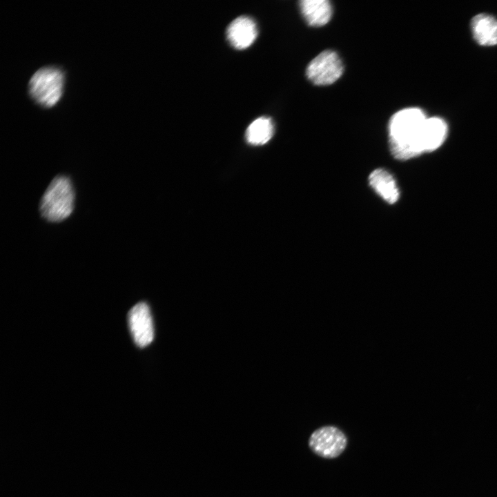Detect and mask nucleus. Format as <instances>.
Here are the masks:
<instances>
[{
	"label": "nucleus",
	"instance_id": "nucleus-1",
	"mask_svg": "<svg viewBox=\"0 0 497 497\" xmlns=\"http://www.w3.org/2000/svg\"><path fill=\"white\" fill-rule=\"evenodd\" d=\"M427 119L418 108H408L394 114L389 124V143L393 156L407 160L424 153L421 135Z\"/></svg>",
	"mask_w": 497,
	"mask_h": 497
},
{
	"label": "nucleus",
	"instance_id": "nucleus-2",
	"mask_svg": "<svg viewBox=\"0 0 497 497\" xmlns=\"http://www.w3.org/2000/svg\"><path fill=\"white\" fill-rule=\"evenodd\" d=\"M74 202L75 191L70 179L59 175L52 180L46 190L40 202V213L48 222H61L72 213Z\"/></svg>",
	"mask_w": 497,
	"mask_h": 497
},
{
	"label": "nucleus",
	"instance_id": "nucleus-3",
	"mask_svg": "<svg viewBox=\"0 0 497 497\" xmlns=\"http://www.w3.org/2000/svg\"><path fill=\"white\" fill-rule=\"evenodd\" d=\"M66 76L61 68L43 66L37 70L28 83V93L39 106L49 108L61 99L65 87Z\"/></svg>",
	"mask_w": 497,
	"mask_h": 497
},
{
	"label": "nucleus",
	"instance_id": "nucleus-4",
	"mask_svg": "<svg viewBox=\"0 0 497 497\" xmlns=\"http://www.w3.org/2000/svg\"><path fill=\"white\" fill-rule=\"evenodd\" d=\"M348 440L344 433L335 426L315 429L309 436V447L316 455L327 459L338 457L346 449Z\"/></svg>",
	"mask_w": 497,
	"mask_h": 497
},
{
	"label": "nucleus",
	"instance_id": "nucleus-5",
	"mask_svg": "<svg viewBox=\"0 0 497 497\" xmlns=\"http://www.w3.org/2000/svg\"><path fill=\"white\" fill-rule=\"evenodd\" d=\"M344 66L338 54L328 50L322 52L309 64L307 78L318 86H327L336 81L342 75Z\"/></svg>",
	"mask_w": 497,
	"mask_h": 497
},
{
	"label": "nucleus",
	"instance_id": "nucleus-6",
	"mask_svg": "<svg viewBox=\"0 0 497 497\" xmlns=\"http://www.w3.org/2000/svg\"><path fill=\"white\" fill-rule=\"evenodd\" d=\"M128 325L135 344L145 347L154 338V328L150 309L145 302L136 304L128 312Z\"/></svg>",
	"mask_w": 497,
	"mask_h": 497
},
{
	"label": "nucleus",
	"instance_id": "nucleus-7",
	"mask_svg": "<svg viewBox=\"0 0 497 497\" xmlns=\"http://www.w3.org/2000/svg\"><path fill=\"white\" fill-rule=\"evenodd\" d=\"M230 43L236 49L242 50L249 47L257 35L255 21L248 17L236 18L228 26L226 31Z\"/></svg>",
	"mask_w": 497,
	"mask_h": 497
},
{
	"label": "nucleus",
	"instance_id": "nucleus-8",
	"mask_svg": "<svg viewBox=\"0 0 497 497\" xmlns=\"http://www.w3.org/2000/svg\"><path fill=\"white\" fill-rule=\"evenodd\" d=\"M447 131V125L442 119L427 118L421 135L423 152L430 153L438 149L446 139Z\"/></svg>",
	"mask_w": 497,
	"mask_h": 497
},
{
	"label": "nucleus",
	"instance_id": "nucleus-9",
	"mask_svg": "<svg viewBox=\"0 0 497 497\" xmlns=\"http://www.w3.org/2000/svg\"><path fill=\"white\" fill-rule=\"evenodd\" d=\"M371 188L384 201L390 204L396 203L400 197V191L392 175L387 170L377 168L369 177Z\"/></svg>",
	"mask_w": 497,
	"mask_h": 497
},
{
	"label": "nucleus",
	"instance_id": "nucleus-10",
	"mask_svg": "<svg viewBox=\"0 0 497 497\" xmlns=\"http://www.w3.org/2000/svg\"><path fill=\"white\" fill-rule=\"evenodd\" d=\"M471 29L476 41L485 46L497 44V19L491 15L482 13L473 17Z\"/></svg>",
	"mask_w": 497,
	"mask_h": 497
},
{
	"label": "nucleus",
	"instance_id": "nucleus-11",
	"mask_svg": "<svg viewBox=\"0 0 497 497\" xmlns=\"http://www.w3.org/2000/svg\"><path fill=\"white\" fill-rule=\"evenodd\" d=\"M301 12L311 26L327 23L332 15V7L327 0H302L299 2Z\"/></svg>",
	"mask_w": 497,
	"mask_h": 497
},
{
	"label": "nucleus",
	"instance_id": "nucleus-12",
	"mask_svg": "<svg viewBox=\"0 0 497 497\" xmlns=\"http://www.w3.org/2000/svg\"><path fill=\"white\" fill-rule=\"evenodd\" d=\"M274 132L273 124L269 117H261L254 120L247 128L246 139L252 145H262L267 143Z\"/></svg>",
	"mask_w": 497,
	"mask_h": 497
}]
</instances>
